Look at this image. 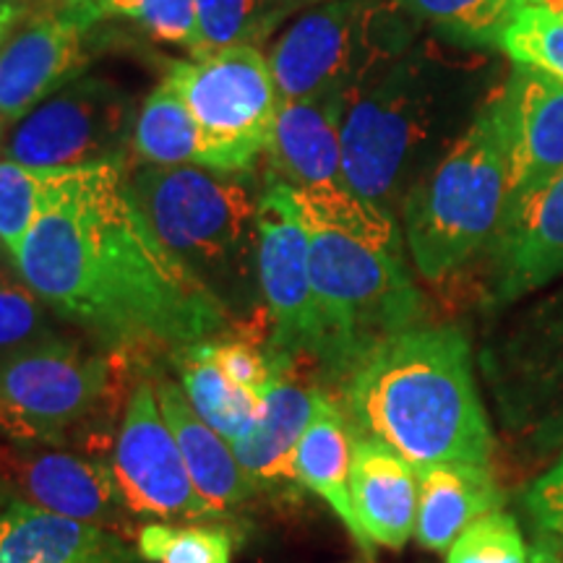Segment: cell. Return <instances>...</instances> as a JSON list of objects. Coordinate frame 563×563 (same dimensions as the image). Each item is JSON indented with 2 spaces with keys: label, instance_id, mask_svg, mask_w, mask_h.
I'll list each match as a JSON object with an SVG mask.
<instances>
[{
  "label": "cell",
  "instance_id": "24",
  "mask_svg": "<svg viewBox=\"0 0 563 563\" xmlns=\"http://www.w3.org/2000/svg\"><path fill=\"white\" fill-rule=\"evenodd\" d=\"M352 449H355V428L350 426L342 407L323 391L319 405H316L311 426L306 428V433L298 441V449H295V477H298L300 488L316 493L332 506L336 517L342 519L352 538H355V543L371 551V543L365 540L355 511H352Z\"/></svg>",
  "mask_w": 563,
  "mask_h": 563
},
{
  "label": "cell",
  "instance_id": "26",
  "mask_svg": "<svg viewBox=\"0 0 563 563\" xmlns=\"http://www.w3.org/2000/svg\"><path fill=\"white\" fill-rule=\"evenodd\" d=\"M183 391L194 412L228 443H235L251 431L258 415V399L241 389L217 368L209 357L207 342L183 347L180 352Z\"/></svg>",
  "mask_w": 563,
  "mask_h": 563
},
{
  "label": "cell",
  "instance_id": "21",
  "mask_svg": "<svg viewBox=\"0 0 563 563\" xmlns=\"http://www.w3.org/2000/svg\"><path fill=\"white\" fill-rule=\"evenodd\" d=\"M323 389L298 382L287 373L258 405L256 422L243 439L230 443L232 454L256 493H285L300 488L295 477V449L311 426Z\"/></svg>",
  "mask_w": 563,
  "mask_h": 563
},
{
  "label": "cell",
  "instance_id": "38",
  "mask_svg": "<svg viewBox=\"0 0 563 563\" xmlns=\"http://www.w3.org/2000/svg\"><path fill=\"white\" fill-rule=\"evenodd\" d=\"M530 563H563L559 548L551 538H543L534 543V548L530 551Z\"/></svg>",
  "mask_w": 563,
  "mask_h": 563
},
{
  "label": "cell",
  "instance_id": "4",
  "mask_svg": "<svg viewBox=\"0 0 563 563\" xmlns=\"http://www.w3.org/2000/svg\"><path fill=\"white\" fill-rule=\"evenodd\" d=\"M473 89V70L433 47H410L344 91V180L363 199L391 211L446 144Z\"/></svg>",
  "mask_w": 563,
  "mask_h": 563
},
{
  "label": "cell",
  "instance_id": "23",
  "mask_svg": "<svg viewBox=\"0 0 563 563\" xmlns=\"http://www.w3.org/2000/svg\"><path fill=\"white\" fill-rule=\"evenodd\" d=\"M420 504L415 538L426 551H449L470 525L504 506L493 467L443 462L418 467Z\"/></svg>",
  "mask_w": 563,
  "mask_h": 563
},
{
  "label": "cell",
  "instance_id": "20",
  "mask_svg": "<svg viewBox=\"0 0 563 563\" xmlns=\"http://www.w3.org/2000/svg\"><path fill=\"white\" fill-rule=\"evenodd\" d=\"M0 563H136L123 534L5 498L0 504Z\"/></svg>",
  "mask_w": 563,
  "mask_h": 563
},
{
  "label": "cell",
  "instance_id": "15",
  "mask_svg": "<svg viewBox=\"0 0 563 563\" xmlns=\"http://www.w3.org/2000/svg\"><path fill=\"white\" fill-rule=\"evenodd\" d=\"M490 300L509 306L563 277V170L509 201L488 245Z\"/></svg>",
  "mask_w": 563,
  "mask_h": 563
},
{
  "label": "cell",
  "instance_id": "8",
  "mask_svg": "<svg viewBox=\"0 0 563 563\" xmlns=\"http://www.w3.org/2000/svg\"><path fill=\"white\" fill-rule=\"evenodd\" d=\"M483 376L504 431L530 456L563 449V285L490 336Z\"/></svg>",
  "mask_w": 563,
  "mask_h": 563
},
{
  "label": "cell",
  "instance_id": "7",
  "mask_svg": "<svg viewBox=\"0 0 563 563\" xmlns=\"http://www.w3.org/2000/svg\"><path fill=\"white\" fill-rule=\"evenodd\" d=\"M418 24L399 0H334L306 13L266 55L279 100L344 95L410 51Z\"/></svg>",
  "mask_w": 563,
  "mask_h": 563
},
{
  "label": "cell",
  "instance_id": "29",
  "mask_svg": "<svg viewBox=\"0 0 563 563\" xmlns=\"http://www.w3.org/2000/svg\"><path fill=\"white\" fill-rule=\"evenodd\" d=\"M55 13L76 21L84 30H91L97 21L108 16L131 19L157 40L188 47L191 55L199 53V21L194 0H89Z\"/></svg>",
  "mask_w": 563,
  "mask_h": 563
},
{
  "label": "cell",
  "instance_id": "17",
  "mask_svg": "<svg viewBox=\"0 0 563 563\" xmlns=\"http://www.w3.org/2000/svg\"><path fill=\"white\" fill-rule=\"evenodd\" d=\"M89 30L55 11L30 13L0 45V115L16 123L87 63Z\"/></svg>",
  "mask_w": 563,
  "mask_h": 563
},
{
  "label": "cell",
  "instance_id": "9",
  "mask_svg": "<svg viewBox=\"0 0 563 563\" xmlns=\"http://www.w3.org/2000/svg\"><path fill=\"white\" fill-rule=\"evenodd\" d=\"M165 81L191 110L203 139L201 167L251 175L272 141L279 91L262 47L232 45L173 63Z\"/></svg>",
  "mask_w": 563,
  "mask_h": 563
},
{
  "label": "cell",
  "instance_id": "25",
  "mask_svg": "<svg viewBox=\"0 0 563 563\" xmlns=\"http://www.w3.org/2000/svg\"><path fill=\"white\" fill-rule=\"evenodd\" d=\"M131 150L141 165H199L203 162V139L191 110L170 84L162 81L150 91L131 133Z\"/></svg>",
  "mask_w": 563,
  "mask_h": 563
},
{
  "label": "cell",
  "instance_id": "1",
  "mask_svg": "<svg viewBox=\"0 0 563 563\" xmlns=\"http://www.w3.org/2000/svg\"><path fill=\"white\" fill-rule=\"evenodd\" d=\"M13 266L108 355L180 352L228 329V306L146 224L125 159L53 170Z\"/></svg>",
  "mask_w": 563,
  "mask_h": 563
},
{
  "label": "cell",
  "instance_id": "11",
  "mask_svg": "<svg viewBox=\"0 0 563 563\" xmlns=\"http://www.w3.org/2000/svg\"><path fill=\"white\" fill-rule=\"evenodd\" d=\"M133 123V100L118 84L76 76L16 121L3 154L34 170L100 165L123 159Z\"/></svg>",
  "mask_w": 563,
  "mask_h": 563
},
{
  "label": "cell",
  "instance_id": "13",
  "mask_svg": "<svg viewBox=\"0 0 563 563\" xmlns=\"http://www.w3.org/2000/svg\"><path fill=\"white\" fill-rule=\"evenodd\" d=\"M0 483L13 498L37 509L118 534L131 530V511L102 456L79 454L58 443L0 439Z\"/></svg>",
  "mask_w": 563,
  "mask_h": 563
},
{
  "label": "cell",
  "instance_id": "2",
  "mask_svg": "<svg viewBox=\"0 0 563 563\" xmlns=\"http://www.w3.org/2000/svg\"><path fill=\"white\" fill-rule=\"evenodd\" d=\"M340 386L350 426L415 467H490L496 435L475 384L473 347L454 323H418L389 336Z\"/></svg>",
  "mask_w": 563,
  "mask_h": 563
},
{
  "label": "cell",
  "instance_id": "36",
  "mask_svg": "<svg viewBox=\"0 0 563 563\" xmlns=\"http://www.w3.org/2000/svg\"><path fill=\"white\" fill-rule=\"evenodd\" d=\"M522 501L534 525L563 543V449L559 460L530 483Z\"/></svg>",
  "mask_w": 563,
  "mask_h": 563
},
{
  "label": "cell",
  "instance_id": "30",
  "mask_svg": "<svg viewBox=\"0 0 563 563\" xmlns=\"http://www.w3.org/2000/svg\"><path fill=\"white\" fill-rule=\"evenodd\" d=\"M53 336L58 332L51 321V308L19 272H11L9 264L0 266V363Z\"/></svg>",
  "mask_w": 563,
  "mask_h": 563
},
{
  "label": "cell",
  "instance_id": "42",
  "mask_svg": "<svg viewBox=\"0 0 563 563\" xmlns=\"http://www.w3.org/2000/svg\"><path fill=\"white\" fill-rule=\"evenodd\" d=\"M5 125H9V121L0 115V150H3V144H5Z\"/></svg>",
  "mask_w": 563,
  "mask_h": 563
},
{
  "label": "cell",
  "instance_id": "31",
  "mask_svg": "<svg viewBox=\"0 0 563 563\" xmlns=\"http://www.w3.org/2000/svg\"><path fill=\"white\" fill-rule=\"evenodd\" d=\"M139 555L150 563H232V538L220 527L144 525L136 534Z\"/></svg>",
  "mask_w": 563,
  "mask_h": 563
},
{
  "label": "cell",
  "instance_id": "3",
  "mask_svg": "<svg viewBox=\"0 0 563 563\" xmlns=\"http://www.w3.org/2000/svg\"><path fill=\"white\" fill-rule=\"evenodd\" d=\"M308 232L321 344L316 365L342 384L368 352L418 327L422 298L407 272L397 217L350 186L292 191Z\"/></svg>",
  "mask_w": 563,
  "mask_h": 563
},
{
  "label": "cell",
  "instance_id": "40",
  "mask_svg": "<svg viewBox=\"0 0 563 563\" xmlns=\"http://www.w3.org/2000/svg\"><path fill=\"white\" fill-rule=\"evenodd\" d=\"M527 3L532 5H543V9L559 13V16H563V0H527Z\"/></svg>",
  "mask_w": 563,
  "mask_h": 563
},
{
  "label": "cell",
  "instance_id": "37",
  "mask_svg": "<svg viewBox=\"0 0 563 563\" xmlns=\"http://www.w3.org/2000/svg\"><path fill=\"white\" fill-rule=\"evenodd\" d=\"M30 16V11L24 5H13V3H0V45L11 37L13 30Z\"/></svg>",
  "mask_w": 563,
  "mask_h": 563
},
{
  "label": "cell",
  "instance_id": "39",
  "mask_svg": "<svg viewBox=\"0 0 563 563\" xmlns=\"http://www.w3.org/2000/svg\"><path fill=\"white\" fill-rule=\"evenodd\" d=\"M0 3H13V5H24L30 13H40V11H53L58 9L60 0H0Z\"/></svg>",
  "mask_w": 563,
  "mask_h": 563
},
{
  "label": "cell",
  "instance_id": "14",
  "mask_svg": "<svg viewBox=\"0 0 563 563\" xmlns=\"http://www.w3.org/2000/svg\"><path fill=\"white\" fill-rule=\"evenodd\" d=\"M110 467L131 514L159 519H214L188 477L178 441L159 410L152 382H139L129 394Z\"/></svg>",
  "mask_w": 563,
  "mask_h": 563
},
{
  "label": "cell",
  "instance_id": "27",
  "mask_svg": "<svg viewBox=\"0 0 563 563\" xmlns=\"http://www.w3.org/2000/svg\"><path fill=\"white\" fill-rule=\"evenodd\" d=\"M306 0H194L199 53L232 45L258 47Z\"/></svg>",
  "mask_w": 563,
  "mask_h": 563
},
{
  "label": "cell",
  "instance_id": "19",
  "mask_svg": "<svg viewBox=\"0 0 563 563\" xmlns=\"http://www.w3.org/2000/svg\"><path fill=\"white\" fill-rule=\"evenodd\" d=\"M350 498L365 540L399 551L418 525V467L386 443L355 431Z\"/></svg>",
  "mask_w": 563,
  "mask_h": 563
},
{
  "label": "cell",
  "instance_id": "32",
  "mask_svg": "<svg viewBox=\"0 0 563 563\" xmlns=\"http://www.w3.org/2000/svg\"><path fill=\"white\" fill-rule=\"evenodd\" d=\"M51 175L53 170H34L21 162L0 159V245L11 262L37 220Z\"/></svg>",
  "mask_w": 563,
  "mask_h": 563
},
{
  "label": "cell",
  "instance_id": "16",
  "mask_svg": "<svg viewBox=\"0 0 563 563\" xmlns=\"http://www.w3.org/2000/svg\"><path fill=\"white\" fill-rule=\"evenodd\" d=\"M493 97L501 118L514 201L563 170V81L514 63L504 89Z\"/></svg>",
  "mask_w": 563,
  "mask_h": 563
},
{
  "label": "cell",
  "instance_id": "28",
  "mask_svg": "<svg viewBox=\"0 0 563 563\" xmlns=\"http://www.w3.org/2000/svg\"><path fill=\"white\" fill-rule=\"evenodd\" d=\"M418 21L462 45H501L527 0H399Z\"/></svg>",
  "mask_w": 563,
  "mask_h": 563
},
{
  "label": "cell",
  "instance_id": "5",
  "mask_svg": "<svg viewBox=\"0 0 563 563\" xmlns=\"http://www.w3.org/2000/svg\"><path fill=\"white\" fill-rule=\"evenodd\" d=\"M133 201L159 243L224 306L258 282V201L249 175L199 165H141L129 173Z\"/></svg>",
  "mask_w": 563,
  "mask_h": 563
},
{
  "label": "cell",
  "instance_id": "33",
  "mask_svg": "<svg viewBox=\"0 0 563 563\" xmlns=\"http://www.w3.org/2000/svg\"><path fill=\"white\" fill-rule=\"evenodd\" d=\"M501 51L517 66L538 68L563 81V16L527 3L506 30Z\"/></svg>",
  "mask_w": 563,
  "mask_h": 563
},
{
  "label": "cell",
  "instance_id": "22",
  "mask_svg": "<svg viewBox=\"0 0 563 563\" xmlns=\"http://www.w3.org/2000/svg\"><path fill=\"white\" fill-rule=\"evenodd\" d=\"M154 391H157L159 410L165 415L175 441H178L188 477H191L203 504L209 506V511L214 517H224L228 511L249 501L256 493L249 475L238 464L230 443L220 433L211 431L207 422L194 412L186 391L167 378L154 384Z\"/></svg>",
  "mask_w": 563,
  "mask_h": 563
},
{
  "label": "cell",
  "instance_id": "43",
  "mask_svg": "<svg viewBox=\"0 0 563 563\" xmlns=\"http://www.w3.org/2000/svg\"><path fill=\"white\" fill-rule=\"evenodd\" d=\"M5 258H11V256H9V253H5V251H3V245H0V266H3V264H5Z\"/></svg>",
  "mask_w": 563,
  "mask_h": 563
},
{
  "label": "cell",
  "instance_id": "35",
  "mask_svg": "<svg viewBox=\"0 0 563 563\" xmlns=\"http://www.w3.org/2000/svg\"><path fill=\"white\" fill-rule=\"evenodd\" d=\"M207 352L217 368H220L232 384L251 391L258 402L277 386L279 378H285L287 373L298 368V365L274 361L269 352H262L256 344L243 340L207 342Z\"/></svg>",
  "mask_w": 563,
  "mask_h": 563
},
{
  "label": "cell",
  "instance_id": "18",
  "mask_svg": "<svg viewBox=\"0 0 563 563\" xmlns=\"http://www.w3.org/2000/svg\"><path fill=\"white\" fill-rule=\"evenodd\" d=\"M342 91L279 102L264 157L272 180L300 191L316 186H347L342 157Z\"/></svg>",
  "mask_w": 563,
  "mask_h": 563
},
{
  "label": "cell",
  "instance_id": "6",
  "mask_svg": "<svg viewBox=\"0 0 563 563\" xmlns=\"http://www.w3.org/2000/svg\"><path fill=\"white\" fill-rule=\"evenodd\" d=\"M509 207V165L490 97L402 203L405 241L420 277L439 282L488 251Z\"/></svg>",
  "mask_w": 563,
  "mask_h": 563
},
{
  "label": "cell",
  "instance_id": "41",
  "mask_svg": "<svg viewBox=\"0 0 563 563\" xmlns=\"http://www.w3.org/2000/svg\"><path fill=\"white\" fill-rule=\"evenodd\" d=\"M79 3H89V0H60V3H58V9H53V11L68 9V5H79Z\"/></svg>",
  "mask_w": 563,
  "mask_h": 563
},
{
  "label": "cell",
  "instance_id": "12",
  "mask_svg": "<svg viewBox=\"0 0 563 563\" xmlns=\"http://www.w3.org/2000/svg\"><path fill=\"white\" fill-rule=\"evenodd\" d=\"M258 290L272 334L266 352L274 361L316 363L321 344L319 308L311 282V251L292 188L269 183L258 201Z\"/></svg>",
  "mask_w": 563,
  "mask_h": 563
},
{
  "label": "cell",
  "instance_id": "44",
  "mask_svg": "<svg viewBox=\"0 0 563 563\" xmlns=\"http://www.w3.org/2000/svg\"><path fill=\"white\" fill-rule=\"evenodd\" d=\"M3 496H5V485L0 483V501H3Z\"/></svg>",
  "mask_w": 563,
  "mask_h": 563
},
{
  "label": "cell",
  "instance_id": "10",
  "mask_svg": "<svg viewBox=\"0 0 563 563\" xmlns=\"http://www.w3.org/2000/svg\"><path fill=\"white\" fill-rule=\"evenodd\" d=\"M112 394L115 357L53 336L0 363V439L70 446Z\"/></svg>",
  "mask_w": 563,
  "mask_h": 563
},
{
  "label": "cell",
  "instance_id": "34",
  "mask_svg": "<svg viewBox=\"0 0 563 563\" xmlns=\"http://www.w3.org/2000/svg\"><path fill=\"white\" fill-rule=\"evenodd\" d=\"M446 563H530V551L517 517L498 509L485 514L454 540Z\"/></svg>",
  "mask_w": 563,
  "mask_h": 563
}]
</instances>
